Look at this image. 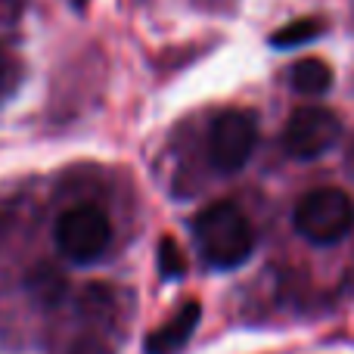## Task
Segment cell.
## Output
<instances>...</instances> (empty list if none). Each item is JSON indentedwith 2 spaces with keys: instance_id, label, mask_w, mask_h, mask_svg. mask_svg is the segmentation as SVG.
Segmentation results:
<instances>
[{
  "instance_id": "cell-1",
  "label": "cell",
  "mask_w": 354,
  "mask_h": 354,
  "mask_svg": "<svg viewBox=\"0 0 354 354\" xmlns=\"http://www.w3.org/2000/svg\"><path fill=\"white\" fill-rule=\"evenodd\" d=\"M193 239L202 261L218 270L239 268L255 249V230L233 202H212L193 221Z\"/></svg>"
},
{
  "instance_id": "cell-2",
  "label": "cell",
  "mask_w": 354,
  "mask_h": 354,
  "mask_svg": "<svg viewBox=\"0 0 354 354\" xmlns=\"http://www.w3.org/2000/svg\"><path fill=\"white\" fill-rule=\"evenodd\" d=\"M295 230L314 245H336L354 230V199L339 187H317L295 205Z\"/></svg>"
},
{
  "instance_id": "cell-3",
  "label": "cell",
  "mask_w": 354,
  "mask_h": 354,
  "mask_svg": "<svg viewBox=\"0 0 354 354\" xmlns=\"http://www.w3.org/2000/svg\"><path fill=\"white\" fill-rule=\"evenodd\" d=\"M56 249L78 264H93L97 258L106 255L112 243V224L106 218V212L93 202H81L72 205L56 218L53 227Z\"/></svg>"
},
{
  "instance_id": "cell-4",
  "label": "cell",
  "mask_w": 354,
  "mask_h": 354,
  "mask_svg": "<svg viewBox=\"0 0 354 354\" xmlns=\"http://www.w3.org/2000/svg\"><path fill=\"white\" fill-rule=\"evenodd\" d=\"M258 147V124L249 112L227 109L208 128V159L221 174H236L245 168Z\"/></svg>"
},
{
  "instance_id": "cell-5",
  "label": "cell",
  "mask_w": 354,
  "mask_h": 354,
  "mask_svg": "<svg viewBox=\"0 0 354 354\" xmlns=\"http://www.w3.org/2000/svg\"><path fill=\"white\" fill-rule=\"evenodd\" d=\"M339 137H342V122L336 112L326 106H305V109L292 112V118L283 128V147L289 156L305 162L333 149Z\"/></svg>"
},
{
  "instance_id": "cell-6",
  "label": "cell",
  "mask_w": 354,
  "mask_h": 354,
  "mask_svg": "<svg viewBox=\"0 0 354 354\" xmlns=\"http://www.w3.org/2000/svg\"><path fill=\"white\" fill-rule=\"evenodd\" d=\"M199 317H202L199 301H187V305H183L180 311L168 320V324H162L159 330L149 333L143 351H147V354H177L183 345L189 342V336H193Z\"/></svg>"
},
{
  "instance_id": "cell-7",
  "label": "cell",
  "mask_w": 354,
  "mask_h": 354,
  "mask_svg": "<svg viewBox=\"0 0 354 354\" xmlns=\"http://www.w3.org/2000/svg\"><path fill=\"white\" fill-rule=\"evenodd\" d=\"M289 84L292 91L308 93V97H317V93H326L333 84V72L324 59H301L292 66L289 72Z\"/></svg>"
},
{
  "instance_id": "cell-8",
  "label": "cell",
  "mask_w": 354,
  "mask_h": 354,
  "mask_svg": "<svg viewBox=\"0 0 354 354\" xmlns=\"http://www.w3.org/2000/svg\"><path fill=\"white\" fill-rule=\"evenodd\" d=\"M28 289H31V295H35L41 305H56V301L66 295V277H62L59 270L41 264V268L28 277Z\"/></svg>"
},
{
  "instance_id": "cell-9",
  "label": "cell",
  "mask_w": 354,
  "mask_h": 354,
  "mask_svg": "<svg viewBox=\"0 0 354 354\" xmlns=\"http://www.w3.org/2000/svg\"><path fill=\"white\" fill-rule=\"evenodd\" d=\"M324 31V22H317V19H299V22H289L286 28H280L274 37H270V44L274 47H299V44H308L314 41V37Z\"/></svg>"
},
{
  "instance_id": "cell-10",
  "label": "cell",
  "mask_w": 354,
  "mask_h": 354,
  "mask_svg": "<svg viewBox=\"0 0 354 354\" xmlns=\"http://www.w3.org/2000/svg\"><path fill=\"white\" fill-rule=\"evenodd\" d=\"M22 78H25V68H22V62H19V56L0 50V103L10 100L12 93L19 91Z\"/></svg>"
},
{
  "instance_id": "cell-11",
  "label": "cell",
  "mask_w": 354,
  "mask_h": 354,
  "mask_svg": "<svg viewBox=\"0 0 354 354\" xmlns=\"http://www.w3.org/2000/svg\"><path fill=\"white\" fill-rule=\"evenodd\" d=\"M159 268H162V277H177L187 274V261H183V252L177 249L174 239H162L159 243Z\"/></svg>"
},
{
  "instance_id": "cell-12",
  "label": "cell",
  "mask_w": 354,
  "mask_h": 354,
  "mask_svg": "<svg viewBox=\"0 0 354 354\" xmlns=\"http://www.w3.org/2000/svg\"><path fill=\"white\" fill-rule=\"evenodd\" d=\"M22 3L25 0H0V25L12 22V19L22 12Z\"/></svg>"
},
{
  "instance_id": "cell-13",
  "label": "cell",
  "mask_w": 354,
  "mask_h": 354,
  "mask_svg": "<svg viewBox=\"0 0 354 354\" xmlns=\"http://www.w3.org/2000/svg\"><path fill=\"white\" fill-rule=\"evenodd\" d=\"M68 354H106V348L100 342H93V339H81V342L72 345V351Z\"/></svg>"
},
{
  "instance_id": "cell-14",
  "label": "cell",
  "mask_w": 354,
  "mask_h": 354,
  "mask_svg": "<svg viewBox=\"0 0 354 354\" xmlns=\"http://www.w3.org/2000/svg\"><path fill=\"white\" fill-rule=\"evenodd\" d=\"M72 3H75V6H84V3H87V0H72Z\"/></svg>"
}]
</instances>
